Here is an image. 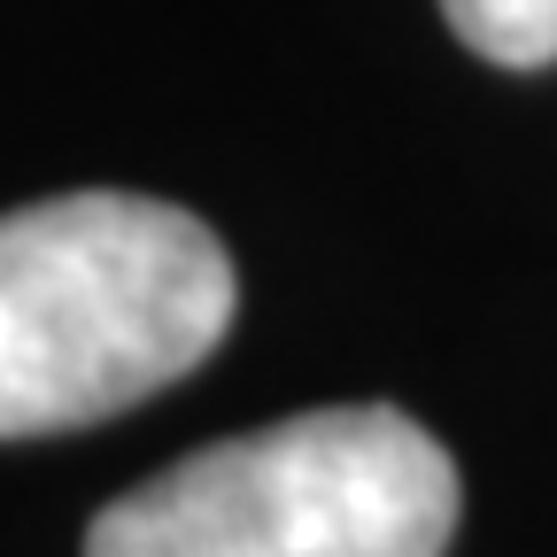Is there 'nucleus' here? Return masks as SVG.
<instances>
[{
    "mask_svg": "<svg viewBox=\"0 0 557 557\" xmlns=\"http://www.w3.org/2000/svg\"><path fill=\"white\" fill-rule=\"evenodd\" d=\"M449 534V449L387 403H348L139 480L86 527V557H442Z\"/></svg>",
    "mask_w": 557,
    "mask_h": 557,
    "instance_id": "obj_2",
    "label": "nucleus"
},
{
    "mask_svg": "<svg viewBox=\"0 0 557 557\" xmlns=\"http://www.w3.org/2000/svg\"><path fill=\"white\" fill-rule=\"evenodd\" d=\"M233 325V263L148 194H54L0 225V434L39 442L186 380Z\"/></svg>",
    "mask_w": 557,
    "mask_h": 557,
    "instance_id": "obj_1",
    "label": "nucleus"
},
{
    "mask_svg": "<svg viewBox=\"0 0 557 557\" xmlns=\"http://www.w3.org/2000/svg\"><path fill=\"white\" fill-rule=\"evenodd\" d=\"M449 32L504 70H542L557 62V0H442Z\"/></svg>",
    "mask_w": 557,
    "mask_h": 557,
    "instance_id": "obj_3",
    "label": "nucleus"
}]
</instances>
